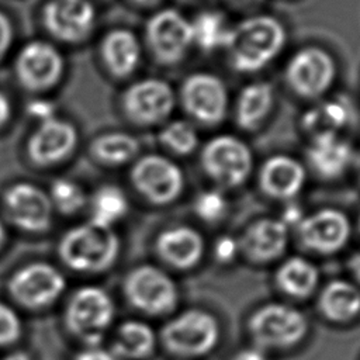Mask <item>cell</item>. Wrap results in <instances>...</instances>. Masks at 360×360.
<instances>
[{
  "mask_svg": "<svg viewBox=\"0 0 360 360\" xmlns=\"http://www.w3.org/2000/svg\"><path fill=\"white\" fill-rule=\"evenodd\" d=\"M193 207L201 221L215 224L225 217L228 211V201L219 190H205L197 194Z\"/></svg>",
  "mask_w": 360,
  "mask_h": 360,
  "instance_id": "cell-34",
  "label": "cell"
},
{
  "mask_svg": "<svg viewBox=\"0 0 360 360\" xmlns=\"http://www.w3.org/2000/svg\"><path fill=\"white\" fill-rule=\"evenodd\" d=\"M98 52L105 70L117 79L129 77L142 58L141 42L136 34L128 28L107 31L100 41Z\"/></svg>",
  "mask_w": 360,
  "mask_h": 360,
  "instance_id": "cell-23",
  "label": "cell"
},
{
  "mask_svg": "<svg viewBox=\"0 0 360 360\" xmlns=\"http://www.w3.org/2000/svg\"><path fill=\"white\" fill-rule=\"evenodd\" d=\"M132 1L139 6H155V4L160 3L162 0H132Z\"/></svg>",
  "mask_w": 360,
  "mask_h": 360,
  "instance_id": "cell-45",
  "label": "cell"
},
{
  "mask_svg": "<svg viewBox=\"0 0 360 360\" xmlns=\"http://www.w3.org/2000/svg\"><path fill=\"white\" fill-rule=\"evenodd\" d=\"M114 314V302L103 288L84 285L69 297L63 318L68 330L93 347L111 325Z\"/></svg>",
  "mask_w": 360,
  "mask_h": 360,
  "instance_id": "cell-5",
  "label": "cell"
},
{
  "mask_svg": "<svg viewBox=\"0 0 360 360\" xmlns=\"http://www.w3.org/2000/svg\"><path fill=\"white\" fill-rule=\"evenodd\" d=\"M65 287L63 274L46 262H30L17 269L7 281L11 298L28 309L49 307L62 295Z\"/></svg>",
  "mask_w": 360,
  "mask_h": 360,
  "instance_id": "cell-10",
  "label": "cell"
},
{
  "mask_svg": "<svg viewBox=\"0 0 360 360\" xmlns=\"http://www.w3.org/2000/svg\"><path fill=\"white\" fill-rule=\"evenodd\" d=\"M176 105V94L163 79L148 77L131 83L121 96L124 115L134 124L149 127L163 122Z\"/></svg>",
  "mask_w": 360,
  "mask_h": 360,
  "instance_id": "cell-13",
  "label": "cell"
},
{
  "mask_svg": "<svg viewBox=\"0 0 360 360\" xmlns=\"http://www.w3.org/2000/svg\"><path fill=\"white\" fill-rule=\"evenodd\" d=\"M288 240V226L280 218L256 219L238 239L240 252L253 263L277 260L287 250Z\"/></svg>",
  "mask_w": 360,
  "mask_h": 360,
  "instance_id": "cell-19",
  "label": "cell"
},
{
  "mask_svg": "<svg viewBox=\"0 0 360 360\" xmlns=\"http://www.w3.org/2000/svg\"><path fill=\"white\" fill-rule=\"evenodd\" d=\"M4 240H6V229H4V225H3V222L0 219V248L4 243Z\"/></svg>",
  "mask_w": 360,
  "mask_h": 360,
  "instance_id": "cell-47",
  "label": "cell"
},
{
  "mask_svg": "<svg viewBox=\"0 0 360 360\" xmlns=\"http://www.w3.org/2000/svg\"><path fill=\"white\" fill-rule=\"evenodd\" d=\"M3 205L8 219L18 229L41 233L49 229L53 205L46 191L30 181H17L3 194Z\"/></svg>",
  "mask_w": 360,
  "mask_h": 360,
  "instance_id": "cell-16",
  "label": "cell"
},
{
  "mask_svg": "<svg viewBox=\"0 0 360 360\" xmlns=\"http://www.w3.org/2000/svg\"><path fill=\"white\" fill-rule=\"evenodd\" d=\"M274 103L273 86L267 82H253L245 86L235 104V118L242 129H257L269 117Z\"/></svg>",
  "mask_w": 360,
  "mask_h": 360,
  "instance_id": "cell-27",
  "label": "cell"
},
{
  "mask_svg": "<svg viewBox=\"0 0 360 360\" xmlns=\"http://www.w3.org/2000/svg\"><path fill=\"white\" fill-rule=\"evenodd\" d=\"M338 68L333 56L323 48L308 45L298 49L285 66L290 89L304 98H318L333 84Z\"/></svg>",
  "mask_w": 360,
  "mask_h": 360,
  "instance_id": "cell-11",
  "label": "cell"
},
{
  "mask_svg": "<svg viewBox=\"0 0 360 360\" xmlns=\"http://www.w3.org/2000/svg\"><path fill=\"white\" fill-rule=\"evenodd\" d=\"M221 338L217 318L205 309L190 308L170 318L160 330L162 345L183 360L211 353Z\"/></svg>",
  "mask_w": 360,
  "mask_h": 360,
  "instance_id": "cell-3",
  "label": "cell"
},
{
  "mask_svg": "<svg viewBox=\"0 0 360 360\" xmlns=\"http://www.w3.org/2000/svg\"><path fill=\"white\" fill-rule=\"evenodd\" d=\"M248 330L255 346L263 350L290 349L307 336L308 319L292 305L269 302L250 315Z\"/></svg>",
  "mask_w": 360,
  "mask_h": 360,
  "instance_id": "cell-4",
  "label": "cell"
},
{
  "mask_svg": "<svg viewBox=\"0 0 360 360\" xmlns=\"http://www.w3.org/2000/svg\"><path fill=\"white\" fill-rule=\"evenodd\" d=\"M179 97L186 112L202 125H217L226 117L228 91L224 82L212 73L188 75L181 83Z\"/></svg>",
  "mask_w": 360,
  "mask_h": 360,
  "instance_id": "cell-14",
  "label": "cell"
},
{
  "mask_svg": "<svg viewBox=\"0 0 360 360\" xmlns=\"http://www.w3.org/2000/svg\"><path fill=\"white\" fill-rule=\"evenodd\" d=\"M287 32L280 20L257 14L232 27L226 45L229 63L240 73H255L271 63L283 51Z\"/></svg>",
  "mask_w": 360,
  "mask_h": 360,
  "instance_id": "cell-1",
  "label": "cell"
},
{
  "mask_svg": "<svg viewBox=\"0 0 360 360\" xmlns=\"http://www.w3.org/2000/svg\"><path fill=\"white\" fill-rule=\"evenodd\" d=\"M264 0H229V3L238 8H255L259 4H262Z\"/></svg>",
  "mask_w": 360,
  "mask_h": 360,
  "instance_id": "cell-42",
  "label": "cell"
},
{
  "mask_svg": "<svg viewBox=\"0 0 360 360\" xmlns=\"http://www.w3.org/2000/svg\"><path fill=\"white\" fill-rule=\"evenodd\" d=\"M45 31L63 44H79L90 37L97 22L91 0H46L41 10Z\"/></svg>",
  "mask_w": 360,
  "mask_h": 360,
  "instance_id": "cell-15",
  "label": "cell"
},
{
  "mask_svg": "<svg viewBox=\"0 0 360 360\" xmlns=\"http://www.w3.org/2000/svg\"><path fill=\"white\" fill-rule=\"evenodd\" d=\"M128 207V198L120 187L112 184L101 186L91 198L90 221L101 226L112 228L114 224L127 215Z\"/></svg>",
  "mask_w": 360,
  "mask_h": 360,
  "instance_id": "cell-31",
  "label": "cell"
},
{
  "mask_svg": "<svg viewBox=\"0 0 360 360\" xmlns=\"http://www.w3.org/2000/svg\"><path fill=\"white\" fill-rule=\"evenodd\" d=\"M122 290L135 309L152 316L170 314L180 298L174 280L153 264L131 269L124 278Z\"/></svg>",
  "mask_w": 360,
  "mask_h": 360,
  "instance_id": "cell-6",
  "label": "cell"
},
{
  "mask_svg": "<svg viewBox=\"0 0 360 360\" xmlns=\"http://www.w3.org/2000/svg\"><path fill=\"white\" fill-rule=\"evenodd\" d=\"M14 27L10 17L0 10V60L7 55L13 45Z\"/></svg>",
  "mask_w": 360,
  "mask_h": 360,
  "instance_id": "cell-37",
  "label": "cell"
},
{
  "mask_svg": "<svg viewBox=\"0 0 360 360\" xmlns=\"http://www.w3.org/2000/svg\"><path fill=\"white\" fill-rule=\"evenodd\" d=\"M201 166L205 174L222 187H239L253 170V155L249 145L233 135H218L201 150Z\"/></svg>",
  "mask_w": 360,
  "mask_h": 360,
  "instance_id": "cell-8",
  "label": "cell"
},
{
  "mask_svg": "<svg viewBox=\"0 0 360 360\" xmlns=\"http://www.w3.org/2000/svg\"><path fill=\"white\" fill-rule=\"evenodd\" d=\"M352 143L340 134H323L311 136L307 159L312 170L322 179L340 177L354 160Z\"/></svg>",
  "mask_w": 360,
  "mask_h": 360,
  "instance_id": "cell-22",
  "label": "cell"
},
{
  "mask_svg": "<svg viewBox=\"0 0 360 360\" xmlns=\"http://www.w3.org/2000/svg\"><path fill=\"white\" fill-rule=\"evenodd\" d=\"M159 141L170 152L186 156L197 149L198 134L191 124L181 120H174L162 128Z\"/></svg>",
  "mask_w": 360,
  "mask_h": 360,
  "instance_id": "cell-33",
  "label": "cell"
},
{
  "mask_svg": "<svg viewBox=\"0 0 360 360\" xmlns=\"http://www.w3.org/2000/svg\"><path fill=\"white\" fill-rule=\"evenodd\" d=\"M30 112L37 117L39 121H44V120H48L51 117H53V107L49 101H34L31 103L30 105Z\"/></svg>",
  "mask_w": 360,
  "mask_h": 360,
  "instance_id": "cell-40",
  "label": "cell"
},
{
  "mask_svg": "<svg viewBox=\"0 0 360 360\" xmlns=\"http://www.w3.org/2000/svg\"><path fill=\"white\" fill-rule=\"evenodd\" d=\"M181 360H183V359H181Z\"/></svg>",
  "mask_w": 360,
  "mask_h": 360,
  "instance_id": "cell-49",
  "label": "cell"
},
{
  "mask_svg": "<svg viewBox=\"0 0 360 360\" xmlns=\"http://www.w3.org/2000/svg\"><path fill=\"white\" fill-rule=\"evenodd\" d=\"M318 308L330 322L353 321L360 315V288L347 280H332L321 291Z\"/></svg>",
  "mask_w": 360,
  "mask_h": 360,
  "instance_id": "cell-26",
  "label": "cell"
},
{
  "mask_svg": "<svg viewBox=\"0 0 360 360\" xmlns=\"http://www.w3.org/2000/svg\"><path fill=\"white\" fill-rule=\"evenodd\" d=\"M129 179L134 188L153 205L174 202L183 193L184 174L172 159L148 153L135 160Z\"/></svg>",
  "mask_w": 360,
  "mask_h": 360,
  "instance_id": "cell-9",
  "label": "cell"
},
{
  "mask_svg": "<svg viewBox=\"0 0 360 360\" xmlns=\"http://www.w3.org/2000/svg\"><path fill=\"white\" fill-rule=\"evenodd\" d=\"M13 115V104L8 96L0 90V128L6 127V124L11 120Z\"/></svg>",
  "mask_w": 360,
  "mask_h": 360,
  "instance_id": "cell-41",
  "label": "cell"
},
{
  "mask_svg": "<svg viewBox=\"0 0 360 360\" xmlns=\"http://www.w3.org/2000/svg\"><path fill=\"white\" fill-rule=\"evenodd\" d=\"M120 252L117 232L91 221L68 229L58 243L59 259L77 273H103L114 266Z\"/></svg>",
  "mask_w": 360,
  "mask_h": 360,
  "instance_id": "cell-2",
  "label": "cell"
},
{
  "mask_svg": "<svg viewBox=\"0 0 360 360\" xmlns=\"http://www.w3.org/2000/svg\"><path fill=\"white\" fill-rule=\"evenodd\" d=\"M65 70L66 62L62 52L48 41H30L14 58V75L18 84L34 94L56 87Z\"/></svg>",
  "mask_w": 360,
  "mask_h": 360,
  "instance_id": "cell-7",
  "label": "cell"
},
{
  "mask_svg": "<svg viewBox=\"0 0 360 360\" xmlns=\"http://www.w3.org/2000/svg\"><path fill=\"white\" fill-rule=\"evenodd\" d=\"M231 360H269L266 350L257 347V346H250V347H243L238 350Z\"/></svg>",
  "mask_w": 360,
  "mask_h": 360,
  "instance_id": "cell-39",
  "label": "cell"
},
{
  "mask_svg": "<svg viewBox=\"0 0 360 360\" xmlns=\"http://www.w3.org/2000/svg\"><path fill=\"white\" fill-rule=\"evenodd\" d=\"M79 134L76 127L56 115L39 121L30 134L25 152L31 163L49 167L66 160L76 149Z\"/></svg>",
  "mask_w": 360,
  "mask_h": 360,
  "instance_id": "cell-17",
  "label": "cell"
},
{
  "mask_svg": "<svg viewBox=\"0 0 360 360\" xmlns=\"http://www.w3.org/2000/svg\"><path fill=\"white\" fill-rule=\"evenodd\" d=\"M90 155L101 165L121 166L134 160L139 152L138 139L122 131H110L97 135L90 142Z\"/></svg>",
  "mask_w": 360,
  "mask_h": 360,
  "instance_id": "cell-29",
  "label": "cell"
},
{
  "mask_svg": "<svg viewBox=\"0 0 360 360\" xmlns=\"http://www.w3.org/2000/svg\"><path fill=\"white\" fill-rule=\"evenodd\" d=\"M48 195L53 208L66 215L79 212L87 202V194L83 187L70 179L53 180Z\"/></svg>",
  "mask_w": 360,
  "mask_h": 360,
  "instance_id": "cell-32",
  "label": "cell"
},
{
  "mask_svg": "<svg viewBox=\"0 0 360 360\" xmlns=\"http://www.w3.org/2000/svg\"><path fill=\"white\" fill-rule=\"evenodd\" d=\"M239 252V242L232 236H219L214 243V256L219 263H232Z\"/></svg>",
  "mask_w": 360,
  "mask_h": 360,
  "instance_id": "cell-36",
  "label": "cell"
},
{
  "mask_svg": "<svg viewBox=\"0 0 360 360\" xmlns=\"http://www.w3.org/2000/svg\"><path fill=\"white\" fill-rule=\"evenodd\" d=\"M193 45L195 44L205 52L226 48L232 27L221 11L205 10L198 13L191 21Z\"/></svg>",
  "mask_w": 360,
  "mask_h": 360,
  "instance_id": "cell-30",
  "label": "cell"
},
{
  "mask_svg": "<svg viewBox=\"0 0 360 360\" xmlns=\"http://www.w3.org/2000/svg\"><path fill=\"white\" fill-rule=\"evenodd\" d=\"M158 336L150 325L139 319H128L115 329L111 353L120 360L148 359L156 347Z\"/></svg>",
  "mask_w": 360,
  "mask_h": 360,
  "instance_id": "cell-25",
  "label": "cell"
},
{
  "mask_svg": "<svg viewBox=\"0 0 360 360\" xmlns=\"http://www.w3.org/2000/svg\"><path fill=\"white\" fill-rule=\"evenodd\" d=\"M295 228L300 242L307 249L321 255H330L343 249L352 232L347 215L330 207L304 215Z\"/></svg>",
  "mask_w": 360,
  "mask_h": 360,
  "instance_id": "cell-18",
  "label": "cell"
},
{
  "mask_svg": "<svg viewBox=\"0 0 360 360\" xmlns=\"http://www.w3.org/2000/svg\"><path fill=\"white\" fill-rule=\"evenodd\" d=\"M353 166H354V170H356V173H357V177H359V180H360V152L354 155Z\"/></svg>",
  "mask_w": 360,
  "mask_h": 360,
  "instance_id": "cell-46",
  "label": "cell"
},
{
  "mask_svg": "<svg viewBox=\"0 0 360 360\" xmlns=\"http://www.w3.org/2000/svg\"><path fill=\"white\" fill-rule=\"evenodd\" d=\"M278 288L294 298L312 295L319 284V271L314 263L301 256L285 259L276 271Z\"/></svg>",
  "mask_w": 360,
  "mask_h": 360,
  "instance_id": "cell-28",
  "label": "cell"
},
{
  "mask_svg": "<svg viewBox=\"0 0 360 360\" xmlns=\"http://www.w3.org/2000/svg\"><path fill=\"white\" fill-rule=\"evenodd\" d=\"M307 172L302 163L288 155L267 158L259 170V187L270 198L290 201L304 188Z\"/></svg>",
  "mask_w": 360,
  "mask_h": 360,
  "instance_id": "cell-20",
  "label": "cell"
},
{
  "mask_svg": "<svg viewBox=\"0 0 360 360\" xmlns=\"http://www.w3.org/2000/svg\"><path fill=\"white\" fill-rule=\"evenodd\" d=\"M21 319L6 302L0 301V347L10 346L21 336Z\"/></svg>",
  "mask_w": 360,
  "mask_h": 360,
  "instance_id": "cell-35",
  "label": "cell"
},
{
  "mask_svg": "<svg viewBox=\"0 0 360 360\" xmlns=\"http://www.w3.org/2000/svg\"><path fill=\"white\" fill-rule=\"evenodd\" d=\"M158 256L179 270L193 269L204 256L205 242L193 226L176 225L160 231L155 240Z\"/></svg>",
  "mask_w": 360,
  "mask_h": 360,
  "instance_id": "cell-21",
  "label": "cell"
},
{
  "mask_svg": "<svg viewBox=\"0 0 360 360\" xmlns=\"http://www.w3.org/2000/svg\"><path fill=\"white\" fill-rule=\"evenodd\" d=\"M145 42L162 65H176L193 45L191 21L176 8L155 13L145 25Z\"/></svg>",
  "mask_w": 360,
  "mask_h": 360,
  "instance_id": "cell-12",
  "label": "cell"
},
{
  "mask_svg": "<svg viewBox=\"0 0 360 360\" xmlns=\"http://www.w3.org/2000/svg\"><path fill=\"white\" fill-rule=\"evenodd\" d=\"M354 120V110L349 100L343 97H333L323 100L307 112H304L301 124L311 136L323 134H340L342 129L352 125Z\"/></svg>",
  "mask_w": 360,
  "mask_h": 360,
  "instance_id": "cell-24",
  "label": "cell"
},
{
  "mask_svg": "<svg viewBox=\"0 0 360 360\" xmlns=\"http://www.w3.org/2000/svg\"><path fill=\"white\" fill-rule=\"evenodd\" d=\"M75 360H120V359L115 357L111 352H107V350L93 346V347L82 350L75 357Z\"/></svg>",
  "mask_w": 360,
  "mask_h": 360,
  "instance_id": "cell-38",
  "label": "cell"
},
{
  "mask_svg": "<svg viewBox=\"0 0 360 360\" xmlns=\"http://www.w3.org/2000/svg\"><path fill=\"white\" fill-rule=\"evenodd\" d=\"M1 360H31V357L24 350H15V352L8 353L7 356H4Z\"/></svg>",
  "mask_w": 360,
  "mask_h": 360,
  "instance_id": "cell-43",
  "label": "cell"
},
{
  "mask_svg": "<svg viewBox=\"0 0 360 360\" xmlns=\"http://www.w3.org/2000/svg\"><path fill=\"white\" fill-rule=\"evenodd\" d=\"M359 229H360V217H359Z\"/></svg>",
  "mask_w": 360,
  "mask_h": 360,
  "instance_id": "cell-48",
  "label": "cell"
},
{
  "mask_svg": "<svg viewBox=\"0 0 360 360\" xmlns=\"http://www.w3.org/2000/svg\"><path fill=\"white\" fill-rule=\"evenodd\" d=\"M350 270L353 271L354 277L360 281V253L354 255L352 259H350Z\"/></svg>",
  "mask_w": 360,
  "mask_h": 360,
  "instance_id": "cell-44",
  "label": "cell"
}]
</instances>
